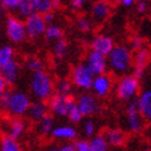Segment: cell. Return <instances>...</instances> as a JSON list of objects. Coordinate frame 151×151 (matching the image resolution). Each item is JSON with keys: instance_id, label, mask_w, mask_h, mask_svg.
Listing matches in <instances>:
<instances>
[{"instance_id": "32", "label": "cell", "mask_w": 151, "mask_h": 151, "mask_svg": "<svg viewBox=\"0 0 151 151\" xmlns=\"http://www.w3.org/2000/svg\"><path fill=\"white\" fill-rule=\"evenodd\" d=\"M14 59H15V49L12 46H7L6 44V46L0 47V69Z\"/></svg>"}, {"instance_id": "38", "label": "cell", "mask_w": 151, "mask_h": 151, "mask_svg": "<svg viewBox=\"0 0 151 151\" xmlns=\"http://www.w3.org/2000/svg\"><path fill=\"white\" fill-rule=\"evenodd\" d=\"M20 0H0L3 7L5 10H9V11H12V10H16V6L19 4Z\"/></svg>"}, {"instance_id": "46", "label": "cell", "mask_w": 151, "mask_h": 151, "mask_svg": "<svg viewBox=\"0 0 151 151\" xmlns=\"http://www.w3.org/2000/svg\"><path fill=\"white\" fill-rule=\"evenodd\" d=\"M120 1H122V0H111L112 4H120Z\"/></svg>"}, {"instance_id": "28", "label": "cell", "mask_w": 151, "mask_h": 151, "mask_svg": "<svg viewBox=\"0 0 151 151\" xmlns=\"http://www.w3.org/2000/svg\"><path fill=\"white\" fill-rule=\"evenodd\" d=\"M25 66H26V69L28 71H31L32 74L33 73H38V71H43L44 70V62L38 57L31 55V57H28L25 60Z\"/></svg>"}, {"instance_id": "16", "label": "cell", "mask_w": 151, "mask_h": 151, "mask_svg": "<svg viewBox=\"0 0 151 151\" xmlns=\"http://www.w3.org/2000/svg\"><path fill=\"white\" fill-rule=\"evenodd\" d=\"M150 60V52L146 48H142L139 52H137L135 57H133V65H134V74H132L133 76H135L139 81L142 79L145 74L146 65Z\"/></svg>"}, {"instance_id": "2", "label": "cell", "mask_w": 151, "mask_h": 151, "mask_svg": "<svg viewBox=\"0 0 151 151\" xmlns=\"http://www.w3.org/2000/svg\"><path fill=\"white\" fill-rule=\"evenodd\" d=\"M29 91L37 101L47 102L54 95V79L44 70L33 73L29 79Z\"/></svg>"}, {"instance_id": "8", "label": "cell", "mask_w": 151, "mask_h": 151, "mask_svg": "<svg viewBox=\"0 0 151 151\" xmlns=\"http://www.w3.org/2000/svg\"><path fill=\"white\" fill-rule=\"evenodd\" d=\"M125 123H127L128 130L133 134H139L144 130L145 119L140 114L135 100L128 102L127 113H125Z\"/></svg>"}, {"instance_id": "19", "label": "cell", "mask_w": 151, "mask_h": 151, "mask_svg": "<svg viewBox=\"0 0 151 151\" xmlns=\"http://www.w3.org/2000/svg\"><path fill=\"white\" fill-rule=\"evenodd\" d=\"M19 71H20V63L16 59L11 60L10 63H7L6 65H4L1 69H0V74L3 75L7 86H12L15 82L17 81Z\"/></svg>"}, {"instance_id": "11", "label": "cell", "mask_w": 151, "mask_h": 151, "mask_svg": "<svg viewBox=\"0 0 151 151\" xmlns=\"http://www.w3.org/2000/svg\"><path fill=\"white\" fill-rule=\"evenodd\" d=\"M25 22V28H26V36L31 40H37L40 37L44 36L47 28V24L44 22L42 15L33 12L31 16H28Z\"/></svg>"}, {"instance_id": "30", "label": "cell", "mask_w": 151, "mask_h": 151, "mask_svg": "<svg viewBox=\"0 0 151 151\" xmlns=\"http://www.w3.org/2000/svg\"><path fill=\"white\" fill-rule=\"evenodd\" d=\"M75 26H76V29L81 33H88L92 31L93 28V22L91 21L88 16L86 15H82V16H79L76 19V22H75Z\"/></svg>"}, {"instance_id": "14", "label": "cell", "mask_w": 151, "mask_h": 151, "mask_svg": "<svg viewBox=\"0 0 151 151\" xmlns=\"http://www.w3.org/2000/svg\"><path fill=\"white\" fill-rule=\"evenodd\" d=\"M26 130H27V124L22 118L11 117L4 125V132L6 137L17 141L25 135Z\"/></svg>"}, {"instance_id": "15", "label": "cell", "mask_w": 151, "mask_h": 151, "mask_svg": "<svg viewBox=\"0 0 151 151\" xmlns=\"http://www.w3.org/2000/svg\"><path fill=\"white\" fill-rule=\"evenodd\" d=\"M114 46H116L114 40L111 36L102 35V33L95 36L91 41V50L100 53V54L104 57H107L109 54V52L113 49Z\"/></svg>"}, {"instance_id": "34", "label": "cell", "mask_w": 151, "mask_h": 151, "mask_svg": "<svg viewBox=\"0 0 151 151\" xmlns=\"http://www.w3.org/2000/svg\"><path fill=\"white\" fill-rule=\"evenodd\" d=\"M144 44H145V41L141 36H133L129 41V46L128 47H129L132 52H139L140 49L144 48Z\"/></svg>"}, {"instance_id": "5", "label": "cell", "mask_w": 151, "mask_h": 151, "mask_svg": "<svg viewBox=\"0 0 151 151\" xmlns=\"http://www.w3.org/2000/svg\"><path fill=\"white\" fill-rule=\"evenodd\" d=\"M93 78L95 76L90 73V70L87 69L85 63H79L73 68L69 80L71 81L74 87L82 90L84 92H87V91L91 90Z\"/></svg>"}, {"instance_id": "9", "label": "cell", "mask_w": 151, "mask_h": 151, "mask_svg": "<svg viewBox=\"0 0 151 151\" xmlns=\"http://www.w3.org/2000/svg\"><path fill=\"white\" fill-rule=\"evenodd\" d=\"M114 87V79L111 74L104 73L93 78L91 91L96 99H106L108 97Z\"/></svg>"}, {"instance_id": "45", "label": "cell", "mask_w": 151, "mask_h": 151, "mask_svg": "<svg viewBox=\"0 0 151 151\" xmlns=\"http://www.w3.org/2000/svg\"><path fill=\"white\" fill-rule=\"evenodd\" d=\"M44 151H58V145L57 144H50L49 146H47V149Z\"/></svg>"}, {"instance_id": "43", "label": "cell", "mask_w": 151, "mask_h": 151, "mask_svg": "<svg viewBox=\"0 0 151 151\" xmlns=\"http://www.w3.org/2000/svg\"><path fill=\"white\" fill-rule=\"evenodd\" d=\"M50 1H52V7H53V10L59 9L60 5H62V0H50Z\"/></svg>"}, {"instance_id": "13", "label": "cell", "mask_w": 151, "mask_h": 151, "mask_svg": "<svg viewBox=\"0 0 151 151\" xmlns=\"http://www.w3.org/2000/svg\"><path fill=\"white\" fill-rule=\"evenodd\" d=\"M113 11V4L111 0H96L91 6V21L96 25L106 22Z\"/></svg>"}, {"instance_id": "27", "label": "cell", "mask_w": 151, "mask_h": 151, "mask_svg": "<svg viewBox=\"0 0 151 151\" xmlns=\"http://www.w3.org/2000/svg\"><path fill=\"white\" fill-rule=\"evenodd\" d=\"M44 37L48 40V41H58V40H62L64 38V29L62 27H59L58 25H47L46 28V32H44Z\"/></svg>"}, {"instance_id": "41", "label": "cell", "mask_w": 151, "mask_h": 151, "mask_svg": "<svg viewBox=\"0 0 151 151\" xmlns=\"http://www.w3.org/2000/svg\"><path fill=\"white\" fill-rule=\"evenodd\" d=\"M42 17H43L44 22H46L47 25H52L53 22H54V20H55V15H54L53 11H50V12H47V14L42 15Z\"/></svg>"}, {"instance_id": "25", "label": "cell", "mask_w": 151, "mask_h": 151, "mask_svg": "<svg viewBox=\"0 0 151 151\" xmlns=\"http://www.w3.org/2000/svg\"><path fill=\"white\" fill-rule=\"evenodd\" d=\"M68 53H69V43H68L66 40L62 38L54 42V44H53V55L57 59L65 58Z\"/></svg>"}, {"instance_id": "39", "label": "cell", "mask_w": 151, "mask_h": 151, "mask_svg": "<svg viewBox=\"0 0 151 151\" xmlns=\"http://www.w3.org/2000/svg\"><path fill=\"white\" fill-rule=\"evenodd\" d=\"M88 0H69V4L74 10H81L87 4Z\"/></svg>"}, {"instance_id": "7", "label": "cell", "mask_w": 151, "mask_h": 151, "mask_svg": "<svg viewBox=\"0 0 151 151\" xmlns=\"http://www.w3.org/2000/svg\"><path fill=\"white\" fill-rule=\"evenodd\" d=\"M75 104H76V102H75V99L73 96L63 97V96L53 95L47 101L48 112H50L53 117H66L69 109L73 108Z\"/></svg>"}, {"instance_id": "31", "label": "cell", "mask_w": 151, "mask_h": 151, "mask_svg": "<svg viewBox=\"0 0 151 151\" xmlns=\"http://www.w3.org/2000/svg\"><path fill=\"white\" fill-rule=\"evenodd\" d=\"M31 4L33 7V12H36V14L44 15L47 12L53 11L50 0H31Z\"/></svg>"}, {"instance_id": "17", "label": "cell", "mask_w": 151, "mask_h": 151, "mask_svg": "<svg viewBox=\"0 0 151 151\" xmlns=\"http://www.w3.org/2000/svg\"><path fill=\"white\" fill-rule=\"evenodd\" d=\"M103 138L106 142L108 144V146L113 147H120L125 144L127 141V134L123 129L120 128H107L103 133Z\"/></svg>"}, {"instance_id": "36", "label": "cell", "mask_w": 151, "mask_h": 151, "mask_svg": "<svg viewBox=\"0 0 151 151\" xmlns=\"http://www.w3.org/2000/svg\"><path fill=\"white\" fill-rule=\"evenodd\" d=\"M135 5V9H137V12L139 15H144L147 12L150 4H149V0H137V3L134 4Z\"/></svg>"}, {"instance_id": "42", "label": "cell", "mask_w": 151, "mask_h": 151, "mask_svg": "<svg viewBox=\"0 0 151 151\" xmlns=\"http://www.w3.org/2000/svg\"><path fill=\"white\" fill-rule=\"evenodd\" d=\"M9 88V86L6 85V82H5V80H4V78H3V75L0 74V95L1 93H4L6 90Z\"/></svg>"}, {"instance_id": "1", "label": "cell", "mask_w": 151, "mask_h": 151, "mask_svg": "<svg viewBox=\"0 0 151 151\" xmlns=\"http://www.w3.org/2000/svg\"><path fill=\"white\" fill-rule=\"evenodd\" d=\"M133 52L125 44H118L114 46L109 52L107 58L108 69L112 70L116 75H125L133 66Z\"/></svg>"}, {"instance_id": "44", "label": "cell", "mask_w": 151, "mask_h": 151, "mask_svg": "<svg viewBox=\"0 0 151 151\" xmlns=\"http://www.w3.org/2000/svg\"><path fill=\"white\" fill-rule=\"evenodd\" d=\"M135 3H137V0H122L120 1V4L124 6H133Z\"/></svg>"}, {"instance_id": "24", "label": "cell", "mask_w": 151, "mask_h": 151, "mask_svg": "<svg viewBox=\"0 0 151 151\" xmlns=\"http://www.w3.org/2000/svg\"><path fill=\"white\" fill-rule=\"evenodd\" d=\"M90 151H109V146L106 142L102 134H95L88 139Z\"/></svg>"}, {"instance_id": "12", "label": "cell", "mask_w": 151, "mask_h": 151, "mask_svg": "<svg viewBox=\"0 0 151 151\" xmlns=\"http://www.w3.org/2000/svg\"><path fill=\"white\" fill-rule=\"evenodd\" d=\"M85 65L87 66V69L90 70L93 76H97V75H101L107 73L108 70V64H107V58L104 55L100 54L97 52L93 50H88L86 58H85Z\"/></svg>"}, {"instance_id": "20", "label": "cell", "mask_w": 151, "mask_h": 151, "mask_svg": "<svg viewBox=\"0 0 151 151\" xmlns=\"http://www.w3.org/2000/svg\"><path fill=\"white\" fill-rule=\"evenodd\" d=\"M135 102H137L138 109L140 112V114L142 116V118L145 120H150L151 119V91L150 90L142 91L137 97Z\"/></svg>"}, {"instance_id": "33", "label": "cell", "mask_w": 151, "mask_h": 151, "mask_svg": "<svg viewBox=\"0 0 151 151\" xmlns=\"http://www.w3.org/2000/svg\"><path fill=\"white\" fill-rule=\"evenodd\" d=\"M66 118L69 119L70 123H73V124L81 123L82 119H84V117H82V114L80 113V111H79V108H78L76 104H75L73 108L69 109V112H68V114H66Z\"/></svg>"}, {"instance_id": "4", "label": "cell", "mask_w": 151, "mask_h": 151, "mask_svg": "<svg viewBox=\"0 0 151 151\" xmlns=\"http://www.w3.org/2000/svg\"><path fill=\"white\" fill-rule=\"evenodd\" d=\"M140 91V81L133 75H122L114 84V92L120 101L129 102L137 99Z\"/></svg>"}, {"instance_id": "23", "label": "cell", "mask_w": 151, "mask_h": 151, "mask_svg": "<svg viewBox=\"0 0 151 151\" xmlns=\"http://www.w3.org/2000/svg\"><path fill=\"white\" fill-rule=\"evenodd\" d=\"M54 127H55V119L52 114L48 113L46 117L38 122L37 130H38V133L41 135H43V137H47V135H50L52 130L54 129Z\"/></svg>"}, {"instance_id": "29", "label": "cell", "mask_w": 151, "mask_h": 151, "mask_svg": "<svg viewBox=\"0 0 151 151\" xmlns=\"http://www.w3.org/2000/svg\"><path fill=\"white\" fill-rule=\"evenodd\" d=\"M0 151H22V146L17 140L4 135L0 139Z\"/></svg>"}, {"instance_id": "37", "label": "cell", "mask_w": 151, "mask_h": 151, "mask_svg": "<svg viewBox=\"0 0 151 151\" xmlns=\"http://www.w3.org/2000/svg\"><path fill=\"white\" fill-rule=\"evenodd\" d=\"M73 144H74V147L76 151H90L88 140H86V139H76Z\"/></svg>"}, {"instance_id": "6", "label": "cell", "mask_w": 151, "mask_h": 151, "mask_svg": "<svg viewBox=\"0 0 151 151\" xmlns=\"http://www.w3.org/2000/svg\"><path fill=\"white\" fill-rule=\"evenodd\" d=\"M5 29H6L7 38L14 44H20L27 38L25 22H24V20L19 19L17 16H14V15L7 16Z\"/></svg>"}, {"instance_id": "26", "label": "cell", "mask_w": 151, "mask_h": 151, "mask_svg": "<svg viewBox=\"0 0 151 151\" xmlns=\"http://www.w3.org/2000/svg\"><path fill=\"white\" fill-rule=\"evenodd\" d=\"M16 11H17V17L21 20H26L28 16H31L33 14L31 0H20L16 6Z\"/></svg>"}, {"instance_id": "3", "label": "cell", "mask_w": 151, "mask_h": 151, "mask_svg": "<svg viewBox=\"0 0 151 151\" xmlns=\"http://www.w3.org/2000/svg\"><path fill=\"white\" fill-rule=\"evenodd\" d=\"M31 97L28 96V93L24 91H15L9 92V99L4 107V111L7 112V114L10 117L15 118H22L24 116L27 114V111L31 106Z\"/></svg>"}, {"instance_id": "35", "label": "cell", "mask_w": 151, "mask_h": 151, "mask_svg": "<svg viewBox=\"0 0 151 151\" xmlns=\"http://www.w3.org/2000/svg\"><path fill=\"white\" fill-rule=\"evenodd\" d=\"M82 130H84V134L87 138H91L96 134V124L93 123V120L91 119H86L84 122V125H82Z\"/></svg>"}, {"instance_id": "10", "label": "cell", "mask_w": 151, "mask_h": 151, "mask_svg": "<svg viewBox=\"0 0 151 151\" xmlns=\"http://www.w3.org/2000/svg\"><path fill=\"white\" fill-rule=\"evenodd\" d=\"M82 117H92L100 111V103L91 92H82L75 100Z\"/></svg>"}, {"instance_id": "18", "label": "cell", "mask_w": 151, "mask_h": 151, "mask_svg": "<svg viewBox=\"0 0 151 151\" xmlns=\"http://www.w3.org/2000/svg\"><path fill=\"white\" fill-rule=\"evenodd\" d=\"M50 135L53 139L58 141H64V142H71V140H76L78 138V129L74 125H58L54 127V129L52 130Z\"/></svg>"}, {"instance_id": "40", "label": "cell", "mask_w": 151, "mask_h": 151, "mask_svg": "<svg viewBox=\"0 0 151 151\" xmlns=\"http://www.w3.org/2000/svg\"><path fill=\"white\" fill-rule=\"evenodd\" d=\"M58 151H76L73 142H63L62 145H58Z\"/></svg>"}, {"instance_id": "21", "label": "cell", "mask_w": 151, "mask_h": 151, "mask_svg": "<svg viewBox=\"0 0 151 151\" xmlns=\"http://www.w3.org/2000/svg\"><path fill=\"white\" fill-rule=\"evenodd\" d=\"M48 106L47 102H42V101H35L31 102V106L27 111V116L32 122L38 123L41 119H43L48 114Z\"/></svg>"}, {"instance_id": "47", "label": "cell", "mask_w": 151, "mask_h": 151, "mask_svg": "<svg viewBox=\"0 0 151 151\" xmlns=\"http://www.w3.org/2000/svg\"><path fill=\"white\" fill-rule=\"evenodd\" d=\"M144 151H151V150H150V149H145Z\"/></svg>"}, {"instance_id": "22", "label": "cell", "mask_w": 151, "mask_h": 151, "mask_svg": "<svg viewBox=\"0 0 151 151\" xmlns=\"http://www.w3.org/2000/svg\"><path fill=\"white\" fill-rule=\"evenodd\" d=\"M73 92H74V86L69 79L62 78L58 81H54V95L70 97L73 96Z\"/></svg>"}]
</instances>
